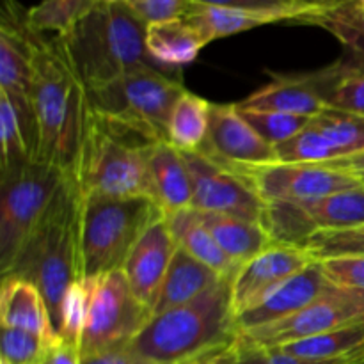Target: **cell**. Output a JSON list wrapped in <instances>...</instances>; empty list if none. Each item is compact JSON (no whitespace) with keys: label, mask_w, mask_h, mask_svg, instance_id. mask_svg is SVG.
I'll list each match as a JSON object with an SVG mask.
<instances>
[{"label":"cell","mask_w":364,"mask_h":364,"mask_svg":"<svg viewBox=\"0 0 364 364\" xmlns=\"http://www.w3.org/2000/svg\"><path fill=\"white\" fill-rule=\"evenodd\" d=\"M36 162L77 173L89 121L87 87L59 36L41 34L36 45L31 89Z\"/></svg>","instance_id":"6da1fadb"},{"label":"cell","mask_w":364,"mask_h":364,"mask_svg":"<svg viewBox=\"0 0 364 364\" xmlns=\"http://www.w3.org/2000/svg\"><path fill=\"white\" fill-rule=\"evenodd\" d=\"M82 203L77 178L68 174L55 201L7 274L39 288L57 333L64 294L82 277Z\"/></svg>","instance_id":"7a4b0ae2"},{"label":"cell","mask_w":364,"mask_h":364,"mask_svg":"<svg viewBox=\"0 0 364 364\" xmlns=\"http://www.w3.org/2000/svg\"><path fill=\"white\" fill-rule=\"evenodd\" d=\"M233 276L180 308L153 315L130 348L151 364H180L238 340Z\"/></svg>","instance_id":"3957f363"},{"label":"cell","mask_w":364,"mask_h":364,"mask_svg":"<svg viewBox=\"0 0 364 364\" xmlns=\"http://www.w3.org/2000/svg\"><path fill=\"white\" fill-rule=\"evenodd\" d=\"M146 27L127 2H100L59 38L89 91L137 68L159 66L146 48Z\"/></svg>","instance_id":"277c9868"},{"label":"cell","mask_w":364,"mask_h":364,"mask_svg":"<svg viewBox=\"0 0 364 364\" xmlns=\"http://www.w3.org/2000/svg\"><path fill=\"white\" fill-rule=\"evenodd\" d=\"M159 142L164 141L89 110L87 130L75 173L82 194L119 199L151 198L149 155Z\"/></svg>","instance_id":"5b68a950"},{"label":"cell","mask_w":364,"mask_h":364,"mask_svg":"<svg viewBox=\"0 0 364 364\" xmlns=\"http://www.w3.org/2000/svg\"><path fill=\"white\" fill-rule=\"evenodd\" d=\"M84 196V194H82ZM166 217L151 198L84 196L82 277L123 270L132 249L155 220Z\"/></svg>","instance_id":"8992f818"},{"label":"cell","mask_w":364,"mask_h":364,"mask_svg":"<svg viewBox=\"0 0 364 364\" xmlns=\"http://www.w3.org/2000/svg\"><path fill=\"white\" fill-rule=\"evenodd\" d=\"M187 89L181 78L159 66L132 70L100 87L89 89L92 110L127 123L156 141H167L171 114Z\"/></svg>","instance_id":"52a82bcc"},{"label":"cell","mask_w":364,"mask_h":364,"mask_svg":"<svg viewBox=\"0 0 364 364\" xmlns=\"http://www.w3.org/2000/svg\"><path fill=\"white\" fill-rule=\"evenodd\" d=\"M68 174L41 162H28L0 176V269L7 276L41 224Z\"/></svg>","instance_id":"ba28073f"},{"label":"cell","mask_w":364,"mask_h":364,"mask_svg":"<svg viewBox=\"0 0 364 364\" xmlns=\"http://www.w3.org/2000/svg\"><path fill=\"white\" fill-rule=\"evenodd\" d=\"M89 279H92V297L82 358L128 348L151 320L153 309L135 297L123 270Z\"/></svg>","instance_id":"9c48e42d"},{"label":"cell","mask_w":364,"mask_h":364,"mask_svg":"<svg viewBox=\"0 0 364 364\" xmlns=\"http://www.w3.org/2000/svg\"><path fill=\"white\" fill-rule=\"evenodd\" d=\"M183 156L192 180V208L263 223L267 203L247 174L223 166L201 151L183 153Z\"/></svg>","instance_id":"30bf717a"},{"label":"cell","mask_w":364,"mask_h":364,"mask_svg":"<svg viewBox=\"0 0 364 364\" xmlns=\"http://www.w3.org/2000/svg\"><path fill=\"white\" fill-rule=\"evenodd\" d=\"M364 322V291L329 283L316 301L281 322L242 333V340L258 347L277 348L291 341L329 333L340 327Z\"/></svg>","instance_id":"8fae6325"},{"label":"cell","mask_w":364,"mask_h":364,"mask_svg":"<svg viewBox=\"0 0 364 364\" xmlns=\"http://www.w3.org/2000/svg\"><path fill=\"white\" fill-rule=\"evenodd\" d=\"M38 32L28 21V9L18 0L0 2V92L9 96L34 135L31 89L34 75V53Z\"/></svg>","instance_id":"7c38bea8"},{"label":"cell","mask_w":364,"mask_h":364,"mask_svg":"<svg viewBox=\"0 0 364 364\" xmlns=\"http://www.w3.org/2000/svg\"><path fill=\"white\" fill-rule=\"evenodd\" d=\"M238 171L251 178L265 203H311L363 185L358 174L326 164H269Z\"/></svg>","instance_id":"4fadbf2b"},{"label":"cell","mask_w":364,"mask_h":364,"mask_svg":"<svg viewBox=\"0 0 364 364\" xmlns=\"http://www.w3.org/2000/svg\"><path fill=\"white\" fill-rule=\"evenodd\" d=\"M198 151L233 169L277 164L276 148L245 121L237 103H212L208 135Z\"/></svg>","instance_id":"5bb4252c"},{"label":"cell","mask_w":364,"mask_h":364,"mask_svg":"<svg viewBox=\"0 0 364 364\" xmlns=\"http://www.w3.org/2000/svg\"><path fill=\"white\" fill-rule=\"evenodd\" d=\"M316 259L306 249L295 245L272 244L245 262L233 279L235 316L255 304L259 297L283 281L302 272Z\"/></svg>","instance_id":"9a60e30c"},{"label":"cell","mask_w":364,"mask_h":364,"mask_svg":"<svg viewBox=\"0 0 364 364\" xmlns=\"http://www.w3.org/2000/svg\"><path fill=\"white\" fill-rule=\"evenodd\" d=\"M327 287L329 281L323 276L320 262H315L313 265L306 267L302 272L295 274L290 279L267 291L247 309L238 313L235 316L238 333H247L297 315L313 301H316Z\"/></svg>","instance_id":"2e32d148"},{"label":"cell","mask_w":364,"mask_h":364,"mask_svg":"<svg viewBox=\"0 0 364 364\" xmlns=\"http://www.w3.org/2000/svg\"><path fill=\"white\" fill-rule=\"evenodd\" d=\"M242 110H267L295 116L315 117L327 107L326 73L322 70L308 73H276L272 80L247 98L237 103Z\"/></svg>","instance_id":"e0dca14e"},{"label":"cell","mask_w":364,"mask_h":364,"mask_svg":"<svg viewBox=\"0 0 364 364\" xmlns=\"http://www.w3.org/2000/svg\"><path fill=\"white\" fill-rule=\"evenodd\" d=\"M178 242L166 217L155 220L132 249L123 272L135 297L153 309Z\"/></svg>","instance_id":"ac0fdd59"},{"label":"cell","mask_w":364,"mask_h":364,"mask_svg":"<svg viewBox=\"0 0 364 364\" xmlns=\"http://www.w3.org/2000/svg\"><path fill=\"white\" fill-rule=\"evenodd\" d=\"M0 322L2 327L21 329L57 345L60 341L50 316L48 306L34 283L16 276L2 277L0 291Z\"/></svg>","instance_id":"d6986e66"},{"label":"cell","mask_w":364,"mask_h":364,"mask_svg":"<svg viewBox=\"0 0 364 364\" xmlns=\"http://www.w3.org/2000/svg\"><path fill=\"white\" fill-rule=\"evenodd\" d=\"M151 199L164 215L192 208V180L183 153L164 141L149 155Z\"/></svg>","instance_id":"ffe728a7"},{"label":"cell","mask_w":364,"mask_h":364,"mask_svg":"<svg viewBox=\"0 0 364 364\" xmlns=\"http://www.w3.org/2000/svg\"><path fill=\"white\" fill-rule=\"evenodd\" d=\"M223 277V274L215 272L205 263L198 262L194 256H191L185 249L178 245L173 262H171L166 277L162 281L159 295H156L153 315H160V313H166L169 309L188 304L199 295L208 291L212 287H215Z\"/></svg>","instance_id":"44dd1931"},{"label":"cell","mask_w":364,"mask_h":364,"mask_svg":"<svg viewBox=\"0 0 364 364\" xmlns=\"http://www.w3.org/2000/svg\"><path fill=\"white\" fill-rule=\"evenodd\" d=\"M205 46L206 43L198 28L183 16L146 27L149 57L171 73H180L181 68L194 63Z\"/></svg>","instance_id":"7402d4cb"},{"label":"cell","mask_w":364,"mask_h":364,"mask_svg":"<svg viewBox=\"0 0 364 364\" xmlns=\"http://www.w3.org/2000/svg\"><path fill=\"white\" fill-rule=\"evenodd\" d=\"M169 223L171 231L176 238L178 245L194 256L198 262L205 263L206 267L213 269L223 276H233L238 272L242 265L235 263L226 252L220 249L213 235L205 226L201 213L194 208H187L183 212L173 213L166 217Z\"/></svg>","instance_id":"603a6c76"},{"label":"cell","mask_w":364,"mask_h":364,"mask_svg":"<svg viewBox=\"0 0 364 364\" xmlns=\"http://www.w3.org/2000/svg\"><path fill=\"white\" fill-rule=\"evenodd\" d=\"M201 219L220 249L238 265H244L274 244L259 223L219 213H201Z\"/></svg>","instance_id":"cb8c5ba5"},{"label":"cell","mask_w":364,"mask_h":364,"mask_svg":"<svg viewBox=\"0 0 364 364\" xmlns=\"http://www.w3.org/2000/svg\"><path fill=\"white\" fill-rule=\"evenodd\" d=\"M181 16L198 28L206 45L215 41V39L251 31V28L262 27V25L284 21L283 18L276 16V14L252 13V11L230 9V7L206 6V4L194 2H187V7H185Z\"/></svg>","instance_id":"d4e9b609"},{"label":"cell","mask_w":364,"mask_h":364,"mask_svg":"<svg viewBox=\"0 0 364 364\" xmlns=\"http://www.w3.org/2000/svg\"><path fill=\"white\" fill-rule=\"evenodd\" d=\"M329 109L364 116V53L345 48V53L323 68Z\"/></svg>","instance_id":"484cf974"},{"label":"cell","mask_w":364,"mask_h":364,"mask_svg":"<svg viewBox=\"0 0 364 364\" xmlns=\"http://www.w3.org/2000/svg\"><path fill=\"white\" fill-rule=\"evenodd\" d=\"M212 103L191 91H185L174 105L167 127V142L181 153L201 149L208 135Z\"/></svg>","instance_id":"4316f807"},{"label":"cell","mask_w":364,"mask_h":364,"mask_svg":"<svg viewBox=\"0 0 364 364\" xmlns=\"http://www.w3.org/2000/svg\"><path fill=\"white\" fill-rule=\"evenodd\" d=\"M316 231L347 230L364 224V183L311 203H299Z\"/></svg>","instance_id":"83f0119b"},{"label":"cell","mask_w":364,"mask_h":364,"mask_svg":"<svg viewBox=\"0 0 364 364\" xmlns=\"http://www.w3.org/2000/svg\"><path fill=\"white\" fill-rule=\"evenodd\" d=\"M0 141H2V164L0 173L7 174L36 159L34 135L21 119L9 96L0 92Z\"/></svg>","instance_id":"f1b7e54d"},{"label":"cell","mask_w":364,"mask_h":364,"mask_svg":"<svg viewBox=\"0 0 364 364\" xmlns=\"http://www.w3.org/2000/svg\"><path fill=\"white\" fill-rule=\"evenodd\" d=\"M311 124L329 142L334 160L364 153V116L326 109L313 117Z\"/></svg>","instance_id":"f546056e"},{"label":"cell","mask_w":364,"mask_h":364,"mask_svg":"<svg viewBox=\"0 0 364 364\" xmlns=\"http://www.w3.org/2000/svg\"><path fill=\"white\" fill-rule=\"evenodd\" d=\"M297 23L316 25L336 36L345 48L364 53V9L358 2L345 4L336 9L320 11L301 18Z\"/></svg>","instance_id":"4dcf8cb0"},{"label":"cell","mask_w":364,"mask_h":364,"mask_svg":"<svg viewBox=\"0 0 364 364\" xmlns=\"http://www.w3.org/2000/svg\"><path fill=\"white\" fill-rule=\"evenodd\" d=\"M100 0H43L28 9V21L38 32L64 36L92 9Z\"/></svg>","instance_id":"1f68e13d"},{"label":"cell","mask_w":364,"mask_h":364,"mask_svg":"<svg viewBox=\"0 0 364 364\" xmlns=\"http://www.w3.org/2000/svg\"><path fill=\"white\" fill-rule=\"evenodd\" d=\"M91 297L92 279L80 277L70 284L60 304L59 336L60 340L77 348L82 347V340H84Z\"/></svg>","instance_id":"d6a6232c"},{"label":"cell","mask_w":364,"mask_h":364,"mask_svg":"<svg viewBox=\"0 0 364 364\" xmlns=\"http://www.w3.org/2000/svg\"><path fill=\"white\" fill-rule=\"evenodd\" d=\"M302 249L316 262L341 256H364V224L347 230H322L306 240Z\"/></svg>","instance_id":"836d02e7"},{"label":"cell","mask_w":364,"mask_h":364,"mask_svg":"<svg viewBox=\"0 0 364 364\" xmlns=\"http://www.w3.org/2000/svg\"><path fill=\"white\" fill-rule=\"evenodd\" d=\"M238 107V105H237ZM242 116L245 117L249 124L265 139L274 148L283 142L290 141L295 135L309 127L313 117L295 116V114L284 112H267V110H242Z\"/></svg>","instance_id":"e575fe53"},{"label":"cell","mask_w":364,"mask_h":364,"mask_svg":"<svg viewBox=\"0 0 364 364\" xmlns=\"http://www.w3.org/2000/svg\"><path fill=\"white\" fill-rule=\"evenodd\" d=\"M276 156L277 164H329L334 160L329 142L311 123L294 139L276 146Z\"/></svg>","instance_id":"d590c367"},{"label":"cell","mask_w":364,"mask_h":364,"mask_svg":"<svg viewBox=\"0 0 364 364\" xmlns=\"http://www.w3.org/2000/svg\"><path fill=\"white\" fill-rule=\"evenodd\" d=\"M53 347L55 345H50L48 341L27 331L2 327L0 364H45Z\"/></svg>","instance_id":"8d00e7d4"},{"label":"cell","mask_w":364,"mask_h":364,"mask_svg":"<svg viewBox=\"0 0 364 364\" xmlns=\"http://www.w3.org/2000/svg\"><path fill=\"white\" fill-rule=\"evenodd\" d=\"M187 2L252 11V13L276 14V16L283 18L284 21H295V23L309 13L297 0H187Z\"/></svg>","instance_id":"74e56055"},{"label":"cell","mask_w":364,"mask_h":364,"mask_svg":"<svg viewBox=\"0 0 364 364\" xmlns=\"http://www.w3.org/2000/svg\"><path fill=\"white\" fill-rule=\"evenodd\" d=\"M320 267L329 283L341 288L364 291V256L322 259Z\"/></svg>","instance_id":"f35d334b"},{"label":"cell","mask_w":364,"mask_h":364,"mask_svg":"<svg viewBox=\"0 0 364 364\" xmlns=\"http://www.w3.org/2000/svg\"><path fill=\"white\" fill-rule=\"evenodd\" d=\"M127 4L146 25L180 18L187 7V0H127Z\"/></svg>","instance_id":"ab89813d"},{"label":"cell","mask_w":364,"mask_h":364,"mask_svg":"<svg viewBox=\"0 0 364 364\" xmlns=\"http://www.w3.org/2000/svg\"><path fill=\"white\" fill-rule=\"evenodd\" d=\"M242 354V338L231 341V343L220 345L213 350L205 352L194 359H188L180 364H237Z\"/></svg>","instance_id":"60d3db41"},{"label":"cell","mask_w":364,"mask_h":364,"mask_svg":"<svg viewBox=\"0 0 364 364\" xmlns=\"http://www.w3.org/2000/svg\"><path fill=\"white\" fill-rule=\"evenodd\" d=\"M364 359L361 358H340V359H308V358H295V355L284 354L279 348H270L269 350V364H355Z\"/></svg>","instance_id":"b9f144b4"},{"label":"cell","mask_w":364,"mask_h":364,"mask_svg":"<svg viewBox=\"0 0 364 364\" xmlns=\"http://www.w3.org/2000/svg\"><path fill=\"white\" fill-rule=\"evenodd\" d=\"M82 364H151L139 358L130 347L121 348V350L105 352L100 355H91V358H82Z\"/></svg>","instance_id":"7bdbcfd3"},{"label":"cell","mask_w":364,"mask_h":364,"mask_svg":"<svg viewBox=\"0 0 364 364\" xmlns=\"http://www.w3.org/2000/svg\"><path fill=\"white\" fill-rule=\"evenodd\" d=\"M45 364H82L80 348L73 347V345L60 340L59 343L50 350Z\"/></svg>","instance_id":"ee69618b"},{"label":"cell","mask_w":364,"mask_h":364,"mask_svg":"<svg viewBox=\"0 0 364 364\" xmlns=\"http://www.w3.org/2000/svg\"><path fill=\"white\" fill-rule=\"evenodd\" d=\"M237 364H269V350L242 340V354Z\"/></svg>","instance_id":"f6af8a7d"},{"label":"cell","mask_w":364,"mask_h":364,"mask_svg":"<svg viewBox=\"0 0 364 364\" xmlns=\"http://www.w3.org/2000/svg\"><path fill=\"white\" fill-rule=\"evenodd\" d=\"M326 166L334 167V169L348 171V173H364V153H359V155L345 156V159L333 160V162L326 164Z\"/></svg>","instance_id":"bcb514c9"},{"label":"cell","mask_w":364,"mask_h":364,"mask_svg":"<svg viewBox=\"0 0 364 364\" xmlns=\"http://www.w3.org/2000/svg\"><path fill=\"white\" fill-rule=\"evenodd\" d=\"M304 9H308L309 13H320V11H329V9H336V7L345 6V4L355 2V0H297ZM306 14V16H308Z\"/></svg>","instance_id":"7dc6e473"},{"label":"cell","mask_w":364,"mask_h":364,"mask_svg":"<svg viewBox=\"0 0 364 364\" xmlns=\"http://www.w3.org/2000/svg\"><path fill=\"white\" fill-rule=\"evenodd\" d=\"M102 2H127V0H102Z\"/></svg>","instance_id":"c3c4849f"},{"label":"cell","mask_w":364,"mask_h":364,"mask_svg":"<svg viewBox=\"0 0 364 364\" xmlns=\"http://www.w3.org/2000/svg\"><path fill=\"white\" fill-rule=\"evenodd\" d=\"M355 2L359 4V7H361V9H364V0H355Z\"/></svg>","instance_id":"681fc988"},{"label":"cell","mask_w":364,"mask_h":364,"mask_svg":"<svg viewBox=\"0 0 364 364\" xmlns=\"http://www.w3.org/2000/svg\"><path fill=\"white\" fill-rule=\"evenodd\" d=\"M354 174H358V176L361 178V180H363V183H364V173H354Z\"/></svg>","instance_id":"f907efd6"},{"label":"cell","mask_w":364,"mask_h":364,"mask_svg":"<svg viewBox=\"0 0 364 364\" xmlns=\"http://www.w3.org/2000/svg\"><path fill=\"white\" fill-rule=\"evenodd\" d=\"M355 364H364V359H361V361H358Z\"/></svg>","instance_id":"816d5d0a"},{"label":"cell","mask_w":364,"mask_h":364,"mask_svg":"<svg viewBox=\"0 0 364 364\" xmlns=\"http://www.w3.org/2000/svg\"><path fill=\"white\" fill-rule=\"evenodd\" d=\"M100 2H102V0H100Z\"/></svg>","instance_id":"f5cc1de1"}]
</instances>
